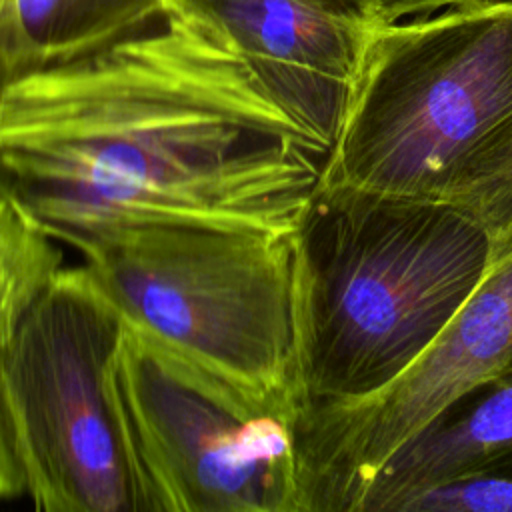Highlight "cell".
<instances>
[{"label": "cell", "mask_w": 512, "mask_h": 512, "mask_svg": "<svg viewBox=\"0 0 512 512\" xmlns=\"http://www.w3.org/2000/svg\"><path fill=\"white\" fill-rule=\"evenodd\" d=\"M326 150L174 16L0 94V180L60 240L126 224L296 234Z\"/></svg>", "instance_id": "cell-1"}, {"label": "cell", "mask_w": 512, "mask_h": 512, "mask_svg": "<svg viewBox=\"0 0 512 512\" xmlns=\"http://www.w3.org/2000/svg\"><path fill=\"white\" fill-rule=\"evenodd\" d=\"M490 258L486 228L446 200L316 186L294 234L302 400L358 398L396 380Z\"/></svg>", "instance_id": "cell-2"}, {"label": "cell", "mask_w": 512, "mask_h": 512, "mask_svg": "<svg viewBox=\"0 0 512 512\" xmlns=\"http://www.w3.org/2000/svg\"><path fill=\"white\" fill-rule=\"evenodd\" d=\"M512 114V0H474L376 32L316 186L440 198Z\"/></svg>", "instance_id": "cell-3"}, {"label": "cell", "mask_w": 512, "mask_h": 512, "mask_svg": "<svg viewBox=\"0 0 512 512\" xmlns=\"http://www.w3.org/2000/svg\"><path fill=\"white\" fill-rule=\"evenodd\" d=\"M58 242L132 326L246 386L300 394L294 234L126 224Z\"/></svg>", "instance_id": "cell-4"}, {"label": "cell", "mask_w": 512, "mask_h": 512, "mask_svg": "<svg viewBox=\"0 0 512 512\" xmlns=\"http://www.w3.org/2000/svg\"><path fill=\"white\" fill-rule=\"evenodd\" d=\"M124 316L80 264L62 268L0 350V412L24 492L44 512H150L112 360Z\"/></svg>", "instance_id": "cell-5"}, {"label": "cell", "mask_w": 512, "mask_h": 512, "mask_svg": "<svg viewBox=\"0 0 512 512\" xmlns=\"http://www.w3.org/2000/svg\"><path fill=\"white\" fill-rule=\"evenodd\" d=\"M112 392L150 512H298L300 394L246 386L126 320Z\"/></svg>", "instance_id": "cell-6"}, {"label": "cell", "mask_w": 512, "mask_h": 512, "mask_svg": "<svg viewBox=\"0 0 512 512\" xmlns=\"http://www.w3.org/2000/svg\"><path fill=\"white\" fill-rule=\"evenodd\" d=\"M512 374V240L432 346L380 390L302 400L294 424L298 512H360L362 498L412 438L468 394Z\"/></svg>", "instance_id": "cell-7"}, {"label": "cell", "mask_w": 512, "mask_h": 512, "mask_svg": "<svg viewBox=\"0 0 512 512\" xmlns=\"http://www.w3.org/2000/svg\"><path fill=\"white\" fill-rule=\"evenodd\" d=\"M164 16L236 54L326 152L386 24L376 0H170Z\"/></svg>", "instance_id": "cell-8"}, {"label": "cell", "mask_w": 512, "mask_h": 512, "mask_svg": "<svg viewBox=\"0 0 512 512\" xmlns=\"http://www.w3.org/2000/svg\"><path fill=\"white\" fill-rule=\"evenodd\" d=\"M486 472L512 474V374L456 402L394 454L360 512H396L426 488Z\"/></svg>", "instance_id": "cell-9"}, {"label": "cell", "mask_w": 512, "mask_h": 512, "mask_svg": "<svg viewBox=\"0 0 512 512\" xmlns=\"http://www.w3.org/2000/svg\"><path fill=\"white\" fill-rule=\"evenodd\" d=\"M18 76L136 34L170 0H12Z\"/></svg>", "instance_id": "cell-10"}, {"label": "cell", "mask_w": 512, "mask_h": 512, "mask_svg": "<svg viewBox=\"0 0 512 512\" xmlns=\"http://www.w3.org/2000/svg\"><path fill=\"white\" fill-rule=\"evenodd\" d=\"M62 268L60 242L0 184V350Z\"/></svg>", "instance_id": "cell-11"}, {"label": "cell", "mask_w": 512, "mask_h": 512, "mask_svg": "<svg viewBox=\"0 0 512 512\" xmlns=\"http://www.w3.org/2000/svg\"><path fill=\"white\" fill-rule=\"evenodd\" d=\"M440 200L476 218L492 240V252L512 240V114L472 148Z\"/></svg>", "instance_id": "cell-12"}, {"label": "cell", "mask_w": 512, "mask_h": 512, "mask_svg": "<svg viewBox=\"0 0 512 512\" xmlns=\"http://www.w3.org/2000/svg\"><path fill=\"white\" fill-rule=\"evenodd\" d=\"M396 512H512V474H474L426 488Z\"/></svg>", "instance_id": "cell-13"}, {"label": "cell", "mask_w": 512, "mask_h": 512, "mask_svg": "<svg viewBox=\"0 0 512 512\" xmlns=\"http://www.w3.org/2000/svg\"><path fill=\"white\" fill-rule=\"evenodd\" d=\"M18 76L14 50V4L0 0V94ZM0 184H4L0 180Z\"/></svg>", "instance_id": "cell-14"}, {"label": "cell", "mask_w": 512, "mask_h": 512, "mask_svg": "<svg viewBox=\"0 0 512 512\" xmlns=\"http://www.w3.org/2000/svg\"><path fill=\"white\" fill-rule=\"evenodd\" d=\"M474 0H376V10L384 22H396L410 16L434 14L438 10Z\"/></svg>", "instance_id": "cell-15"}, {"label": "cell", "mask_w": 512, "mask_h": 512, "mask_svg": "<svg viewBox=\"0 0 512 512\" xmlns=\"http://www.w3.org/2000/svg\"><path fill=\"white\" fill-rule=\"evenodd\" d=\"M22 492H24L22 476H20V470L12 456L4 420H2V412H0V498H12Z\"/></svg>", "instance_id": "cell-16"}]
</instances>
